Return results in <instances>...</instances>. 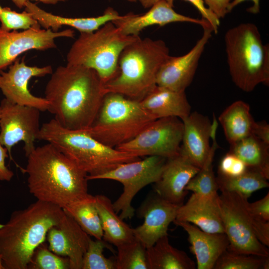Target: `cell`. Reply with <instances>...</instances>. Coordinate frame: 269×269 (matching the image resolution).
Here are the masks:
<instances>
[{"label": "cell", "instance_id": "obj_9", "mask_svg": "<svg viewBox=\"0 0 269 269\" xmlns=\"http://www.w3.org/2000/svg\"><path fill=\"white\" fill-rule=\"evenodd\" d=\"M248 199L234 192L221 191L219 195L224 233L229 242L227 249L237 253L269 257L268 247L261 243L254 233Z\"/></svg>", "mask_w": 269, "mask_h": 269}, {"label": "cell", "instance_id": "obj_23", "mask_svg": "<svg viewBox=\"0 0 269 269\" xmlns=\"http://www.w3.org/2000/svg\"><path fill=\"white\" fill-rule=\"evenodd\" d=\"M25 11L30 13L44 29L58 31L63 26L72 27L80 33L91 32L99 29L108 22L117 19L120 15L111 7L107 8L103 14L91 17H65L48 12L36 3L27 0Z\"/></svg>", "mask_w": 269, "mask_h": 269}, {"label": "cell", "instance_id": "obj_41", "mask_svg": "<svg viewBox=\"0 0 269 269\" xmlns=\"http://www.w3.org/2000/svg\"><path fill=\"white\" fill-rule=\"evenodd\" d=\"M8 156L7 149L0 143V181H9L14 173L5 165V159Z\"/></svg>", "mask_w": 269, "mask_h": 269}, {"label": "cell", "instance_id": "obj_48", "mask_svg": "<svg viewBox=\"0 0 269 269\" xmlns=\"http://www.w3.org/2000/svg\"><path fill=\"white\" fill-rule=\"evenodd\" d=\"M2 8L0 5V13L1 12L2 9Z\"/></svg>", "mask_w": 269, "mask_h": 269}, {"label": "cell", "instance_id": "obj_15", "mask_svg": "<svg viewBox=\"0 0 269 269\" xmlns=\"http://www.w3.org/2000/svg\"><path fill=\"white\" fill-rule=\"evenodd\" d=\"M203 33L195 45L185 54L169 55L161 65L156 77V85L184 92L192 83L199 60L212 36L210 26L203 27Z\"/></svg>", "mask_w": 269, "mask_h": 269}, {"label": "cell", "instance_id": "obj_47", "mask_svg": "<svg viewBox=\"0 0 269 269\" xmlns=\"http://www.w3.org/2000/svg\"><path fill=\"white\" fill-rule=\"evenodd\" d=\"M130 2H136L137 1V0H127Z\"/></svg>", "mask_w": 269, "mask_h": 269}, {"label": "cell", "instance_id": "obj_17", "mask_svg": "<svg viewBox=\"0 0 269 269\" xmlns=\"http://www.w3.org/2000/svg\"><path fill=\"white\" fill-rule=\"evenodd\" d=\"M90 239L78 223L65 213L59 224L51 227L46 236L49 249L60 256L68 258L71 269H81Z\"/></svg>", "mask_w": 269, "mask_h": 269}, {"label": "cell", "instance_id": "obj_20", "mask_svg": "<svg viewBox=\"0 0 269 269\" xmlns=\"http://www.w3.org/2000/svg\"><path fill=\"white\" fill-rule=\"evenodd\" d=\"M199 169L180 152L167 158L159 179L154 183L155 192L172 203L181 205L188 193L185 188Z\"/></svg>", "mask_w": 269, "mask_h": 269}, {"label": "cell", "instance_id": "obj_13", "mask_svg": "<svg viewBox=\"0 0 269 269\" xmlns=\"http://www.w3.org/2000/svg\"><path fill=\"white\" fill-rule=\"evenodd\" d=\"M40 27H32L22 31H8L0 27V70L10 65L25 51L54 48L56 47L55 40L57 38L75 36L71 29L55 32Z\"/></svg>", "mask_w": 269, "mask_h": 269}, {"label": "cell", "instance_id": "obj_49", "mask_svg": "<svg viewBox=\"0 0 269 269\" xmlns=\"http://www.w3.org/2000/svg\"></svg>", "mask_w": 269, "mask_h": 269}, {"label": "cell", "instance_id": "obj_43", "mask_svg": "<svg viewBox=\"0 0 269 269\" xmlns=\"http://www.w3.org/2000/svg\"><path fill=\"white\" fill-rule=\"evenodd\" d=\"M246 0H251L253 2V6L247 9V11L248 12L252 14H257L260 12V0H233L232 1L230 2L228 5L227 9L228 13L230 12L233 10V9L236 6H237L238 4Z\"/></svg>", "mask_w": 269, "mask_h": 269}, {"label": "cell", "instance_id": "obj_1", "mask_svg": "<svg viewBox=\"0 0 269 269\" xmlns=\"http://www.w3.org/2000/svg\"><path fill=\"white\" fill-rule=\"evenodd\" d=\"M44 91L47 111L62 127L85 131L94 122L106 94L94 70L79 65L60 66L51 74Z\"/></svg>", "mask_w": 269, "mask_h": 269}, {"label": "cell", "instance_id": "obj_35", "mask_svg": "<svg viewBox=\"0 0 269 269\" xmlns=\"http://www.w3.org/2000/svg\"><path fill=\"white\" fill-rule=\"evenodd\" d=\"M28 269H71L68 258L54 253L44 243L35 251Z\"/></svg>", "mask_w": 269, "mask_h": 269}, {"label": "cell", "instance_id": "obj_42", "mask_svg": "<svg viewBox=\"0 0 269 269\" xmlns=\"http://www.w3.org/2000/svg\"><path fill=\"white\" fill-rule=\"evenodd\" d=\"M253 134L269 144V125L266 122H255Z\"/></svg>", "mask_w": 269, "mask_h": 269}, {"label": "cell", "instance_id": "obj_28", "mask_svg": "<svg viewBox=\"0 0 269 269\" xmlns=\"http://www.w3.org/2000/svg\"><path fill=\"white\" fill-rule=\"evenodd\" d=\"M232 153L247 166L269 179V144L252 134L230 144Z\"/></svg>", "mask_w": 269, "mask_h": 269}, {"label": "cell", "instance_id": "obj_7", "mask_svg": "<svg viewBox=\"0 0 269 269\" xmlns=\"http://www.w3.org/2000/svg\"><path fill=\"white\" fill-rule=\"evenodd\" d=\"M138 36L125 35L108 22L94 31L80 33L67 53V64L94 70L105 85L117 75L123 50Z\"/></svg>", "mask_w": 269, "mask_h": 269}, {"label": "cell", "instance_id": "obj_8", "mask_svg": "<svg viewBox=\"0 0 269 269\" xmlns=\"http://www.w3.org/2000/svg\"><path fill=\"white\" fill-rule=\"evenodd\" d=\"M156 119L139 101L109 92L93 124L85 131L102 143L116 148L133 139Z\"/></svg>", "mask_w": 269, "mask_h": 269}, {"label": "cell", "instance_id": "obj_46", "mask_svg": "<svg viewBox=\"0 0 269 269\" xmlns=\"http://www.w3.org/2000/svg\"><path fill=\"white\" fill-rule=\"evenodd\" d=\"M0 269H4L3 264H2L0 255Z\"/></svg>", "mask_w": 269, "mask_h": 269}, {"label": "cell", "instance_id": "obj_10", "mask_svg": "<svg viewBox=\"0 0 269 269\" xmlns=\"http://www.w3.org/2000/svg\"><path fill=\"white\" fill-rule=\"evenodd\" d=\"M166 160L160 156H148L142 160L123 163L91 180H113L123 185V192L113 205L116 212H120L119 216L123 220L130 219L134 214L132 205L134 197L144 187L159 179Z\"/></svg>", "mask_w": 269, "mask_h": 269}, {"label": "cell", "instance_id": "obj_16", "mask_svg": "<svg viewBox=\"0 0 269 269\" xmlns=\"http://www.w3.org/2000/svg\"><path fill=\"white\" fill-rule=\"evenodd\" d=\"M180 206L164 199L156 193L149 196L137 210V215L144 218V222L133 228L134 237L147 249L160 238L168 235V227L175 220Z\"/></svg>", "mask_w": 269, "mask_h": 269}, {"label": "cell", "instance_id": "obj_4", "mask_svg": "<svg viewBox=\"0 0 269 269\" xmlns=\"http://www.w3.org/2000/svg\"><path fill=\"white\" fill-rule=\"evenodd\" d=\"M37 139L50 143L87 174L88 180L140 157L107 146L82 130L63 128L54 119L43 123Z\"/></svg>", "mask_w": 269, "mask_h": 269}, {"label": "cell", "instance_id": "obj_29", "mask_svg": "<svg viewBox=\"0 0 269 269\" xmlns=\"http://www.w3.org/2000/svg\"><path fill=\"white\" fill-rule=\"evenodd\" d=\"M89 236L103 239V231L96 204L95 196L88 193L63 208Z\"/></svg>", "mask_w": 269, "mask_h": 269}, {"label": "cell", "instance_id": "obj_26", "mask_svg": "<svg viewBox=\"0 0 269 269\" xmlns=\"http://www.w3.org/2000/svg\"><path fill=\"white\" fill-rule=\"evenodd\" d=\"M95 198L103 231V240L116 247L133 240V228L117 215L111 200L103 195H96Z\"/></svg>", "mask_w": 269, "mask_h": 269}, {"label": "cell", "instance_id": "obj_36", "mask_svg": "<svg viewBox=\"0 0 269 269\" xmlns=\"http://www.w3.org/2000/svg\"><path fill=\"white\" fill-rule=\"evenodd\" d=\"M0 28L10 31L26 30L32 27L40 26L38 21L29 12H17L9 7H3L0 13Z\"/></svg>", "mask_w": 269, "mask_h": 269}, {"label": "cell", "instance_id": "obj_21", "mask_svg": "<svg viewBox=\"0 0 269 269\" xmlns=\"http://www.w3.org/2000/svg\"><path fill=\"white\" fill-rule=\"evenodd\" d=\"M173 223L187 233L190 250L196 259V268L213 269L218 258L229 247L227 235L205 232L186 222L174 220Z\"/></svg>", "mask_w": 269, "mask_h": 269}, {"label": "cell", "instance_id": "obj_37", "mask_svg": "<svg viewBox=\"0 0 269 269\" xmlns=\"http://www.w3.org/2000/svg\"><path fill=\"white\" fill-rule=\"evenodd\" d=\"M247 169V166L243 161L229 151L223 156L219 162L218 175L235 177L244 173Z\"/></svg>", "mask_w": 269, "mask_h": 269}, {"label": "cell", "instance_id": "obj_25", "mask_svg": "<svg viewBox=\"0 0 269 269\" xmlns=\"http://www.w3.org/2000/svg\"><path fill=\"white\" fill-rule=\"evenodd\" d=\"M218 120L230 144L253 134L256 122L250 113V106L243 101L231 104L223 111Z\"/></svg>", "mask_w": 269, "mask_h": 269}, {"label": "cell", "instance_id": "obj_38", "mask_svg": "<svg viewBox=\"0 0 269 269\" xmlns=\"http://www.w3.org/2000/svg\"><path fill=\"white\" fill-rule=\"evenodd\" d=\"M171 6H173L175 0H166ZM192 4L198 10L202 18L206 20L210 24L213 32L218 33V27L220 25V19L207 6L203 0H185Z\"/></svg>", "mask_w": 269, "mask_h": 269}, {"label": "cell", "instance_id": "obj_22", "mask_svg": "<svg viewBox=\"0 0 269 269\" xmlns=\"http://www.w3.org/2000/svg\"><path fill=\"white\" fill-rule=\"evenodd\" d=\"M218 198L219 195L208 197L193 193L179 207L175 220L190 223L205 232L224 233Z\"/></svg>", "mask_w": 269, "mask_h": 269}, {"label": "cell", "instance_id": "obj_27", "mask_svg": "<svg viewBox=\"0 0 269 269\" xmlns=\"http://www.w3.org/2000/svg\"><path fill=\"white\" fill-rule=\"evenodd\" d=\"M147 269H195V262L184 251L173 247L168 235L146 249Z\"/></svg>", "mask_w": 269, "mask_h": 269}, {"label": "cell", "instance_id": "obj_40", "mask_svg": "<svg viewBox=\"0 0 269 269\" xmlns=\"http://www.w3.org/2000/svg\"><path fill=\"white\" fill-rule=\"evenodd\" d=\"M207 7L220 19L228 13L231 0H203Z\"/></svg>", "mask_w": 269, "mask_h": 269}, {"label": "cell", "instance_id": "obj_31", "mask_svg": "<svg viewBox=\"0 0 269 269\" xmlns=\"http://www.w3.org/2000/svg\"><path fill=\"white\" fill-rule=\"evenodd\" d=\"M216 179L220 191L237 192L247 198L257 190L269 186L268 179L259 172L249 168L239 176L226 177L218 175Z\"/></svg>", "mask_w": 269, "mask_h": 269}, {"label": "cell", "instance_id": "obj_18", "mask_svg": "<svg viewBox=\"0 0 269 269\" xmlns=\"http://www.w3.org/2000/svg\"><path fill=\"white\" fill-rule=\"evenodd\" d=\"M127 35L138 36L144 28L155 25L163 26L174 22H189L203 28L211 26L206 20L193 18L176 12L166 0L153 4L146 12L140 14L129 13L112 21Z\"/></svg>", "mask_w": 269, "mask_h": 269}, {"label": "cell", "instance_id": "obj_3", "mask_svg": "<svg viewBox=\"0 0 269 269\" xmlns=\"http://www.w3.org/2000/svg\"><path fill=\"white\" fill-rule=\"evenodd\" d=\"M64 215L59 206L37 200L13 211L6 223H0V255L4 269H28L49 229L58 225Z\"/></svg>", "mask_w": 269, "mask_h": 269}, {"label": "cell", "instance_id": "obj_45", "mask_svg": "<svg viewBox=\"0 0 269 269\" xmlns=\"http://www.w3.org/2000/svg\"><path fill=\"white\" fill-rule=\"evenodd\" d=\"M162 0H137L144 8H150L153 4Z\"/></svg>", "mask_w": 269, "mask_h": 269}, {"label": "cell", "instance_id": "obj_14", "mask_svg": "<svg viewBox=\"0 0 269 269\" xmlns=\"http://www.w3.org/2000/svg\"><path fill=\"white\" fill-rule=\"evenodd\" d=\"M52 72L50 65L29 66L23 60L17 59L10 65L8 71L0 70V90L5 98L12 103L32 107L40 112L47 111L49 106L47 100L31 94L28 84L32 77H44Z\"/></svg>", "mask_w": 269, "mask_h": 269}, {"label": "cell", "instance_id": "obj_32", "mask_svg": "<svg viewBox=\"0 0 269 269\" xmlns=\"http://www.w3.org/2000/svg\"><path fill=\"white\" fill-rule=\"evenodd\" d=\"M115 269H147L146 248L136 238L117 247Z\"/></svg>", "mask_w": 269, "mask_h": 269}, {"label": "cell", "instance_id": "obj_30", "mask_svg": "<svg viewBox=\"0 0 269 269\" xmlns=\"http://www.w3.org/2000/svg\"><path fill=\"white\" fill-rule=\"evenodd\" d=\"M217 128V123L214 122L211 134L212 144L210 154L204 165L186 186L185 190L188 192L190 191L193 193L208 197H216L219 195L218 185L213 169L214 156L219 147L216 139Z\"/></svg>", "mask_w": 269, "mask_h": 269}, {"label": "cell", "instance_id": "obj_19", "mask_svg": "<svg viewBox=\"0 0 269 269\" xmlns=\"http://www.w3.org/2000/svg\"><path fill=\"white\" fill-rule=\"evenodd\" d=\"M183 133L180 152L191 163L201 168L210 154V139L213 130L211 122L207 116L197 111L191 112L181 120Z\"/></svg>", "mask_w": 269, "mask_h": 269}, {"label": "cell", "instance_id": "obj_11", "mask_svg": "<svg viewBox=\"0 0 269 269\" xmlns=\"http://www.w3.org/2000/svg\"><path fill=\"white\" fill-rule=\"evenodd\" d=\"M183 133L182 120L176 117L156 119L132 140L115 148L139 157L169 158L180 153Z\"/></svg>", "mask_w": 269, "mask_h": 269}, {"label": "cell", "instance_id": "obj_34", "mask_svg": "<svg viewBox=\"0 0 269 269\" xmlns=\"http://www.w3.org/2000/svg\"><path fill=\"white\" fill-rule=\"evenodd\" d=\"M106 243L103 239H90L81 269H115V260L106 258L103 254L104 249L108 247Z\"/></svg>", "mask_w": 269, "mask_h": 269}, {"label": "cell", "instance_id": "obj_6", "mask_svg": "<svg viewBox=\"0 0 269 269\" xmlns=\"http://www.w3.org/2000/svg\"><path fill=\"white\" fill-rule=\"evenodd\" d=\"M225 50L231 79L243 91L250 92L260 84L269 85V46L264 44L259 30L251 22L229 29Z\"/></svg>", "mask_w": 269, "mask_h": 269}, {"label": "cell", "instance_id": "obj_39", "mask_svg": "<svg viewBox=\"0 0 269 269\" xmlns=\"http://www.w3.org/2000/svg\"><path fill=\"white\" fill-rule=\"evenodd\" d=\"M247 207L250 214L255 217L269 221V192L257 201L253 203L248 202Z\"/></svg>", "mask_w": 269, "mask_h": 269}, {"label": "cell", "instance_id": "obj_33", "mask_svg": "<svg viewBox=\"0 0 269 269\" xmlns=\"http://www.w3.org/2000/svg\"><path fill=\"white\" fill-rule=\"evenodd\" d=\"M237 253L227 249L217 260L213 269H260L266 258Z\"/></svg>", "mask_w": 269, "mask_h": 269}, {"label": "cell", "instance_id": "obj_12", "mask_svg": "<svg viewBox=\"0 0 269 269\" xmlns=\"http://www.w3.org/2000/svg\"><path fill=\"white\" fill-rule=\"evenodd\" d=\"M0 106V143L7 149L10 159L13 160L12 147L23 141L27 157L35 147L34 142L40 129V111L12 103L5 98L1 101Z\"/></svg>", "mask_w": 269, "mask_h": 269}, {"label": "cell", "instance_id": "obj_44", "mask_svg": "<svg viewBox=\"0 0 269 269\" xmlns=\"http://www.w3.org/2000/svg\"><path fill=\"white\" fill-rule=\"evenodd\" d=\"M11 1L19 8L25 6V4L27 0H11ZM35 1L41 2L45 4H55L60 1H65L66 0H31Z\"/></svg>", "mask_w": 269, "mask_h": 269}, {"label": "cell", "instance_id": "obj_2", "mask_svg": "<svg viewBox=\"0 0 269 269\" xmlns=\"http://www.w3.org/2000/svg\"><path fill=\"white\" fill-rule=\"evenodd\" d=\"M27 157L21 170L37 200L63 209L88 193L87 174L51 143L35 147Z\"/></svg>", "mask_w": 269, "mask_h": 269}, {"label": "cell", "instance_id": "obj_5", "mask_svg": "<svg viewBox=\"0 0 269 269\" xmlns=\"http://www.w3.org/2000/svg\"><path fill=\"white\" fill-rule=\"evenodd\" d=\"M169 53L163 40L138 36L122 51L117 75L104 85L106 94L140 101L156 85L157 73Z\"/></svg>", "mask_w": 269, "mask_h": 269}, {"label": "cell", "instance_id": "obj_24", "mask_svg": "<svg viewBox=\"0 0 269 269\" xmlns=\"http://www.w3.org/2000/svg\"><path fill=\"white\" fill-rule=\"evenodd\" d=\"M139 102L156 119L176 117L182 120L191 112L185 91H176L157 85Z\"/></svg>", "mask_w": 269, "mask_h": 269}]
</instances>
